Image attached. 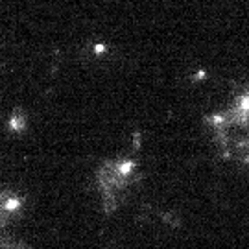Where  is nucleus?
<instances>
[{"instance_id":"nucleus-1","label":"nucleus","mask_w":249,"mask_h":249,"mask_svg":"<svg viewBox=\"0 0 249 249\" xmlns=\"http://www.w3.org/2000/svg\"><path fill=\"white\" fill-rule=\"evenodd\" d=\"M22 205H24V201H22V197L19 194H15L11 190L0 192V227H4L11 220L19 218Z\"/></svg>"}]
</instances>
